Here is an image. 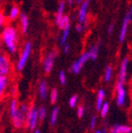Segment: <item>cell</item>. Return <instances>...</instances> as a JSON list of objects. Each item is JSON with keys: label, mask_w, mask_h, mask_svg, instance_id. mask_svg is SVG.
I'll use <instances>...</instances> for the list:
<instances>
[{"label": "cell", "mask_w": 132, "mask_h": 133, "mask_svg": "<svg viewBox=\"0 0 132 133\" xmlns=\"http://www.w3.org/2000/svg\"><path fill=\"white\" fill-rule=\"evenodd\" d=\"M58 79H60V82H61V85H65L66 81H67V77H66V74L64 71H61L60 74H58Z\"/></svg>", "instance_id": "30"}, {"label": "cell", "mask_w": 132, "mask_h": 133, "mask_svg": "<svg viewBox=\"0 0 132 133\" xmlns=\"http://www.w3.org/2000/svg\"><path fill=\"white\" fill-rule=\"evenodd\" d=\"M57 57H58V50H56V49H53V50L49 51L44 56L43 61V71H44L45 74H49L53 70L54 63H55Z\"/></svg>", "instance_id": "6"}, {"label": "cell", "mask_w": 132, "mask_h": 133, "mask_svg": "<svg viewBox=\"0 0 132 133\" xmlns=\"http://www.w3.org/2000/svg\"><path fill=\"white\" fill-rule=\"evenodd\" d=\"M115 100L118 107H124L127 102V91L124 83L117 82L115 85Z\"/></svg>", "instance_id": "4"}, {"label": "cell", "mask_w": 132, "mask_h": 133, "mask_svg": "<svg viewBox=\"0 0 132 133\" xmlns=\"http://www.w3.org/2000/svg\"><path fill=\"white\" fill-rule=\"evenodd\" d=\"M10 79L7 76H0V99L5 96L6 92L8 91Z\"/></svg>", "instance_id": "15"}, {"label": "cell", "mask_w": 132, "mask_h": 133, "mask_svg": "<svg viewBox=\"0 0 132 133\" xmlns=\"http://www.w3.org/2000/svg\"><path fill=\"white\" fill-rule=\"evenodd\" d=\"M113 29H114V25L113 24H109V26H108V33L109 34H111L113 32Z\"/></svg>", "instance_id": "35"}, {"label": "cell", "mask_w": 132, "mask_h": 133, "mask_svg": "<svg viewBox=\"0 0 132 133\" xmlns=\"http://www.w3.org/2000/svg\"><path fill=\"white\" fill-rule=\"evenodd\" d=\"M128 66H129V58L126 57L121 62L119 69V74H118V82L126 84L127 79V73H128Z\"/></svg>", "instance_id": "10"}, {"label": "cell", "mask_w": 132, "mask_h": 133, "mask_svg": "<svg viewBox=\"0 0 132 133\" xmlns=\"http://www.w3.org/2000/svg\"><path fill=\"white\" fill-rule=\"evenodd\" d=\"M70 29H71V26H68V28H65L64 29H62V32H61V44L63 45L64 44L67 43L69 38V35H70Z\"/></svg>", "instance_id": "22"}, {"label": "cell", "mask_w": 132, "mask_h": 133, "mask_svg": "<svg viewBox=\"0 0 132 133\" xmlns=\"http://www.w3.org/2000/svg\"><path fill=\"white\" fill-rule=\"evenodd\" d=\"M38 95L42 100H45L47 98V95H48V84L44 79L39 82Z\"/></svg>", "instance_id": "13"}, {"label": "cell", "mask_w": 132, "mask_h": 133, "mask_svg": "<svg viewBox=\"0 0 132 133\" xmlns=\"http://www.w3.org/2000/svg\"><path fill=\"white\" fill-rule=\"evenodd\" d=\"M11 72V63L10 58L6 54L0 53V76H7Z\"/></svg>", "instance_id": "9"}, {"label": "cell", "mask_w": 132, "mask_h": 133, "mask_svg": "<svg viewBox=\"0 0 132 133\" xmlns=\"http://www.w3.org/2000/svg\"><path fill=\"white\" fill-rule=\"evenodd\" d=\"M32 133H41V131L39 130V129H34Z\"/></svg>", "instance_id": "38"}, {"label": "cell", "mask_w": 132, "mask_h": 133, "mask_svg": "<svg viewBox=\"0 0 132 133\" xmlns=\"http://www.w3.org/2000/svg\"><path fill=\"white\" fill-rule=\"evenodd\" d=\"M7 26V16L2 10H0V33Z\"/></svg>", "instance_id": "27"}, {"label": "cell", "mask_w": 132, "mask_h": 133, "mask_svg": "<svg viewBox=\"0 0 132 133\" xmlns=\"http://www.w3.org/2000/svg\"><path fill=\"white\" fill-rule=\"evenodd\" d=\"M21 14L20 8L18 7L17 5H12L8 11V14H7V19H9L10 21L13 22V21H16L19 18Z\"/></svg>", "instance_id": "14"}, {"label": "cell", "mask_w": 132, "mask_h": 133, "mask_svg": "<svg viewBox=\"0 0 132 133\" xmlns=\"http://www.w3.org/2000/svg\"><path fill=\"white\" fill-rule=\"evenodd\" d=\"M105 97H106V92L103 89L98 90L96 95V101H95V109L97 110H100L101 106L103 105V103L105 102Z\"/></svg>", "instance_id": "18"}, {"label": "cell", "mask_w": 132, "mask_h": 133, "mask_svg": "<svg viewBox=\"0 0 132 133\" xmlns=\"http://www.w3.org/2000/svg\"><path fill=\"white\" fill-rule=\"evenodd\" d=\"M18 106H19V103H18L17 99L12 98V99L10 100V105H9V113H10V116L12 115L14 112H16V110H18Z\"/></svg>", "instance_id": "23"}, {"label": "cell", "mask_w": 132, "mask_h": 133, "mask_svg": "<svg viewBox=\"0 0 132 133\" xmlns=\"http://www.w3.org/2000/svg\"><path fill=\"white\" fill-rule=\"evenodd\" d=\"M85 113V108L83 106H78L77 109H76V114H77V117L78 118H82Z\"/></svg>", "instance_id": "32"}, {"label": "cell", "mask_w": 132, "mask_h": 133, "mask_svg": "<svg viewBox=\"0 0 132 133\" xmlns=\"http://www.w3.org/2000/svg\"><path fill=\"white\" fill-rule=\"evenodd\" d=\"M37 112H38V117L39 120H44L46 117V114H47V110H46V108L44 106H40L39 108H37Z\"/></svg>", "instance_id": "26"}, {"label": "cell", "mask_w": 132, "mask_h": 133, "mask_svg": "<svg viewBox=\"0 0 132 133\" xmlns=\"http://www.w3.org/2000/svg\"><path fill=\"white\" fill-rule=\"evenodd\" d=\"M58 90L56 88H54V89L51 90L50 92V95H49V98H50V102L55 104L57 102V100H58Z\"/></svg>", "instance_id": "28"}, {"label": "cell", "mask_w": 132, "mask_h": 133, "mask_svg": "<svg viewBox=\"0 0 132 133\" xmlns=\"http://www.w3.org/2000/svg\"><path fill=\"white\" fill-rule=\"evenodd\" d=\"M38 112H37V108L35 106L30 105L28 108V110L25 114V125L29 129V130H34L36 129L39 123Z\"/></svg>", "instance_id": "3"}, {"label": "cell", "mask_w": 132, "mask_h": 133, "mask_svg": "<svg viewBox=\"0 0 132 133\" xmlns=\"http://www.w3.org/2000/svg\"><path fill=\"white\" fill-rule=\"evenodd\" d=\"M88 61H90L88 53H87V52H84L81 56L79 57L78 59H76V61H75V62L72 63L70 71L75 75L79 74L80 71L82 70V68H83V66L85 65V63H86Z\"/></svg>", "instance_id": "7"}, {"label": "cell", "mask_w": 132, "mask_h": 133, "mask_svg": "<svg viewBox=\"0 0 132 133\" xmlns=\"http://www.w3.org/2000/svg\"><path fill=\"white\" fill-rule=\"evenodd\" d=\"M25 114L27 113L22 111L21 110H16V112H14L12 115H10V119H11V123H12L13 127L17 129H20V128H24L25 127Z\"/></svg>", "instance_id": "8"}, {"label": "cell", "mask_w": 132, "mask_h": 133, "mask_svg": "<svg viewBox=\"0 0 132 133\" xmlns=\"http://www.w3.org/2000/svg\"><path fill=\"white\" fill-rule=\"evenodd\" d=\"M109 133H131L132 128L130 125L124 124H114L109 128Z\"/></svg>", "instance_id": "12"}, {"label": "cell", "mask_w": 132, "mask_h": 133, "mask_svg": "<svg viewBox=\"0 0 132 133\" xmlns=\"http://www.w3.org/2000/svg\"><path fill=\"white\" fill-rule=\"evenodd\" d=\"M31 52H32V44L29 41L25 42L20 53V56L18 58V61L16 62V70L17 71L20 72L25 69V65L30 58Z\"/></svg>", "instance_id": "2"}, {"label": "cell", "mask_w": 132, "mask_h": 133, "mask_svg": "<svg viewBox=\"0 0 132 133\" xmlns=\"http://www.w3.org/2000/svg\"><path fill=\"white\" fill-rule=\"evenodd\" d=\"M96 125H97V117L95 115H94L91 117V121H90V128H91V130H94V128H96Z\"/></svg>", "instance_id": "31"}, {"label": "cell", "mask_w": 132, "mask_h": 133, "mask_svg": "<svg viewBox=\"0 0 132 133\" xmlns=\"http://www.w3.org/2000/svg\"><path fill=\"white\" fill-rule=\"evenodd\" d=\"M131 18H132V8L130 7L128 9V10L127 11L126 15L124 17V20H123V24L120 28V32H119V42L120 43H123L124 42L127 36V32H128V28H129V25L131 23Z\"/></svg>", "instance_id": "5"}, {"label": "cell", "mask_w": 132, "mask_h": 133, "mask_svg": "<svg viewBox=\"0 0 132 133\" xmlns=\"http://www.w3.org/2000/svg\"><path fill=\"white\" fill-rule=\"evenodd\" d=\"M62 50H63L64 54H68L69 52H70V50H71V44L67 42L66 44H64L63 45H62Z\"/></svg>", "instance_id": "34"}, {"label": "cell", "mask_w": 132, "mask_h": 133, "mask_svg": "<svg viewBox=\"0 0 132 133\" xmlns=\"http://www.w3.org/2000/svg\"><path fill=\"white\" fill-rule=\"evenodd\" d=\"M77 103H78V95H72L69 99V106L71 108H76L77 106Z\"/></svg>", "instance_id": "29"}, {"label": "cell", "mask_w": 132, "mask_h": 133, "mask_svg": "<svg viewBox=\"0 0 132 133\" xmlns=\"http://www.w3.org/2000/svg\"><path fill=\"white\" fill-rule=\"evenodd\" d=\"M1 111H2V110H1V106H0V115H1Z\"/></svg>", "instance_id": "40"}, {"label": "cell", "mask_w": 132, "mask_h": 133, "mask_svg": "<svg viewBox=\"0 0 132 133\" xmlns=\"http://www.w3.org/2000/svg\"><path fill=\"white\" fill-rule=\"evenodd\" d=\"M113 76V68L111 66H107L104 72V80L106 82H109Z\"/></svg>", "instance_id": "24"}, {"label": "cell", "mask_w": 132, "mask_h": 133, "mask_svg": "<svg viewBox=\"0 0 132 133\" xmlns=\"http://www.w3.org/2000/svg\"><path fill=\"white\" fill-rule=\"evenodd\" d=\"M2 50H3V44L0 41V53H2Z\"/></svg>", "instance_id": "37"}, {"label": "cell", "mask_w": 132, "mask_h": 133, "mask_svg": "<svg viewBox=\"0 0 132 133\" xmlns=\"http://www.w3.org/2000/svg\"><path fill=\"white\" fill-rule=\"evenodd\" d=\"M94 133H102V130L101 129H97V130L94 131Z\"/></svg>", "instance_id": "39"}, {"label": "cell", "mask_w": 132, "mask_h": 133, "mask_svg": "<svg viewBox=\"0 0 132 133\" xmlns=\"http://www.w3.org/2000/svg\"><path fill=\"white\" fill-rule=\"evenodd\" d=\"M86 28V24H80L77 23L76 26V30L77 31V33H82Z\"/></svg>", "instance_id": "33"}, {"label": "cell", "mask_w": 132, "mask_h": 133, "mask_svg": "<svg viewBox=\"0 0 132 133\" xmlns=\"http://www.w3.org/2000/svg\"><path fill=\"white\" fill-rule=\"evenodd\" d=\"M88 53V56H89V59H91V61H95L97 59V57H98V54H99V46L97 44L95 45H93L91 48L87 51Z\"/></svg>", "instance_id": "19"}, {"label": "cell", "mask_w": 132, "mask_h": 133, "mask_svg": "<svg viewBox=\"0 0 132 133\" xmlns=\"http://www.w3.org/2000/svg\"><path fill=\"white\" fill-rule=\"evenodd\" d=\"M65 1L64 0H61V2L58 3V10H57V13L56 16H55V24L58 25L60 20L61 19V17L64 15V11H65Z\"/></svg>", "instance_id": "17"}, {"label": "cell", "mask_w": 132, "mask_h": 133, "mask_svg": "<svg viewBox=\"0 0 132 133\" xmlns=\"http://www.w3.org/2000/svg\"><path fill=\"white\" fill-rule=\"evenodd\" d=\"M99 112H100V115L101 117L105 118L106 116L109 114V104L108 102H104L103 103V105L101 106L100 108V110H98Z\"/></svg>", "instance_id": "25"}, {"label": "cell", "mask_w": 132, "mask_h": 133, "mask_svg": "<svg viewBox=\"0 0 132 133\" xmlns=\"http://www.w3.org/2000/svg\"><path fill=\"white\" fill-rule=\"evenodd\" d=\"M57 26L61 28V30L64 29L65 28L71 26V22H70V18H69V16L64 14V15L61 17V19L60 20V22H58V24L57 25Z\"/></svg>", "instance_id": "20"}, {"label": "cell", "mask_w": 132, "mask_h": 133, "mask_svg": "<svg viewBox=\"0 0 132 133\" xmlns=\"http://www.w3.org/2000/svg\"><path fill=\"white\" fill-rule=\"evenodd\" d=\"M67 3L69 5H73L74 4V0H67Z\"/></svg>", "instance_id": "36"}, {"label": "cell", "mask_w": 132, "mask_h": 133, "mask_svg": "<svg viewBox=\"0 0 132 133\" xmlns=\"http://www.w3.org/2000/svg\"><path fill=\"white\" fill-rule=\"evenodd\" d=\"M19 21H20V28L22 34H27L28 31V26H29V20L27 14L21 12L20 16H19Z\"/></svg>", "instance_id": "16"}, {"label": "cell", "mask_w": 132, "mask_h": 133, "mask_svg": "<svg viewBox=\"0 0 132 133\" xmlns=\"http://www.w3.org/2000/svg\"><path fill=\"white\" fill-rule=\"evenodd\" d=\"M58 113H60V110H58V107H55L51 111L50 114V120H49V123L51 125H55L57 123V120H58Z\"/></svg>", "instance_id": "21"}, {"label": "cell", "mask_w": 132, "mask_h": 133, "mask_svg": "<svg viewBox=\"0 0 132 133\" xmlns=\"http://www.w3.org/2000/svg\"><path fill=\"white\" fill-rule=\"evenodd\" d=\"M0 41L9 54L15 55L19 46V30L12 25H7L0 33Z\"/></svg>", "instance_id": "1"}, {"label": "cell", "mask_w": 132, "mask_h": 133, "mask_svg": "<svg viewBox=\"0 0 132 133\" xmlns=\"http://www.w3.org/2000/svg\"><path fill=\"white\" fill-rule=\"evenodd\" d=\"M89 5L90 2L88 0H83L80 3L77 12V21L80 24H87V18H88V12H89Z\"/></svg>", "instance_id": "11"}]
</instances>
